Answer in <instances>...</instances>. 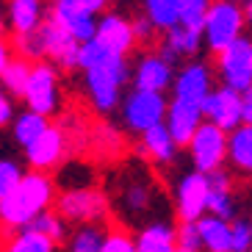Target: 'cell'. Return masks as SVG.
Returning a JSON list of instances; mask_svg holds the SVG:
<instances>
[{"label": "cell", "instance_id": "cell-1", "mask_svg": "<svg viewBox=\"0 0 252 252\" xmlns=\"http://www.w3.org/2000/svg\"><path fill=\"white\" fill-rule=\"evenodd\" d=\"M111 208L125 222V227H144L158 219H169V208L163 205V194L153 172L139 161H130L119 169L114 180Z\"/></svg>", "mask_w": 252, "mask_h": 252}, {"label": "cell", "instance_id": "cell-2", "mask_svg": "<svg viewBox=\"0 0 252 252\" xmlns=\"http://www.w3.org/2000/svg\"><path fill=\"white\" fill-rule=\"evenodd\" d=\"M53 197H56V180L42 169L28 172L8 197H0V219L6 233L31 224L42 211L53 205Z\"/></svg>", "mask_w": 252, "mask_h": 252}, {"label": "cell", "instance_id": "cell-3", "mask_svg": "<svg viewBox=\"0 0 252 252\" xmlns=\"http://www.w3.org/2000/svg\"><path fill=\"white\" fill-rule=\"evenodd\" d=\"M133 81V67L127 64V56H111L108 61L97 64L92 69H83L86 94L97 114H114L122 103V86Z\"/></svg>", "mask_w": 252, "mask_h": 252}, {"label": "cell", "instance_id": "cell-4", "mask_svg": "<svg viewBox=\"0 0 252 252\" xmlns=\"http://www.w3.org/2000/svg\"><path fill=\"white\" fill-rule=\"evenodd\" d=\"M247 8L244 3H236V0H214L211 8L205 14V23H202V33H205V50L222 53L224 47H230L236 39L244 36L247 28Z\"/></svg>", "mask_w": 252, "mask_h": 252}, {"label": "cell", "instance_id": "cell-5", "mask_svg": "<svg viewBox=\"0 0 252 252\" xmlns=\"http://www.w3.org/2000/svg\"><path fill=\"white\" fill-rule=\"evenodd\" d=\"M166 111H169V103H166L163 92H150V89H139V86H133L119 103L122 125L130 133H139V136L150 127L166 122Z\"/></svg>", "mask_w": 252, "mask_h": 252}, {"label": "cell", "instance_id": "cell-6", "mask_svg": "<svg viewBox=\"0 0 252 252\" xmlns=\"http://www.w3.org/2000/svg\"><path fill=\"white\" fill-rule=\"evenodd\" d=\"M227 150H230V133L211 119H205L189 141V158H191L194 169L208 172V175L224 166Z\"/></svg>", "mask_w": 252, "mask_h": 252}, {"label": "cell", "instance_id": "cell-7", "mask_svg": "<svg viewBox=\"0 0 252 252\" xmlns=\"http://www.w3.org/2000/svg\"><path fill=\"white\" fill-rule=\"evenodd\" d=\"M56 208L67 222L83 224V222H103L111 202L103 191H97L92 186H83V189H67L59 197Z\"/></svg>", "mask_w": 252, "mask_h": 252}, {"label": "cell", "instance_id": "cell-8", "mask_svg": "<svg viewBox=\"0 0 252 252\" xmlns=\"http://www.w3.org/2000/svg\"><path fill=\"white\" fill-rule=\"evenodd\" d=\"M208 202H211L208 172L194 169L178 180V186H175V214H178L180 222H197L200 216H205Z\"/></svg>", "mask_w": 252, "mask_h": 252}, {"label": "cell", "instance_id": "cell-9", "mask_svg": "<svg viewBox=\"0 0 252 252\" xmlns=\"http://www.w3.org/2000/svg\"><path fill=\"white\" fill-rule=\"evenodd\" d=\"M216 69L224 86L247 92L252 86V36L236 39L230 47L216 53Z\"/></svg>", "mask_w": 252, "mask_h": 252}, {"label": "cell", "instance_id": "cell-10", "mask_svg": "<svg viewBox=\"0 0 252 252\" xmlns=\"http://www.w3.org/2000/svg\"><path fill=\"white\" fill-rule=\"evenodd\" d=\"M23 100L28 108L39 114H47V117L56 114V108H59V72H56L53 61H33Z\"/></svg>", "mask_w": 252, "mask_h": 252}, {"label": "cell", "instance_id": "cell-11", "mask_svg": "<svg viewBox=\"0 0 252 252\" xmlns=\"http://www.w3.org/2000/svg\"><path fill=\"white\" fill-rule=\"evenodd\" d=\"M39 36H42L45 61H53L56 67H64V69H78V50H81V42H78L67 28H61L53 17H47L45 23L39 25Z\"/></svg>", "mask_w": 252, "mask_h": 252}, {"label": "cell", "instance_id": "cell-12", "mask_svg": "<svg viewBox=\"0 0 252 252\" xmlns=\"http://www.w3.org/2000/svg\"><path fill=\"white\" fill-rule=\"evenodd\" d=\"M202 111H205V119L216 122L224 130H236L241 122H244V100H241V92L230 89V86H216L211 94L205 97L202 103Z\"/></svg>", "mask_w": 252, "mask_h": 252}, {"label": "cell", "instance_id": "cell-13", "mask_svg": "<svg viewBox=\"0 0 252 252\" xmlns=\"http://www.w3.org/2000/svg\"><path fill=\"white\" fill-rule=\"evenodd\" d=\"M50 17L61 28H67L78 42H89L97 33V20L100 14H94L92 8H86L81 0H53Z\"/></svg>", "mask_w": 252, "mask_h": 252}, {"label": "cell", "instance_id": "cell-14", "mask_svg": "<svg viewBox=\"0 0 252 252\" xmlns=\"http://www.w3.org/2000/svg\"><path fill=\"white\" fill-rule=\"evenodd\" d=\"M172 92H175V97H183V100L205 103V97L214 92V72L205 61L189 59L175 75Z\"/></svg>", "mask_w": 252, "mask_h": 252}, {"label": "cell", "instance_id": "cell-15", "mask_svg": "<svg viewBox=\"0 0 252 252\" xmlns=\"http://www.w3.org/2000/svg\"><path fill=\"white\" fill-rule=\"evenodd\" d=\"M175 64H172L161 50L158 53H144L133 64V86L150 92H166L175 83Z\"/></svg>", "mask_w": 252, "mask_h": 252}, {"label": "cell", "instance_id": "cell-16", "mask_svg": "<svg viewBox=\"0 0 252 252\" xmlns=\"http://www.w3.org/2000/svg\"><path fill=\"white\" fill-rule=\"evenodd\" d=\"M163 47L161 53L172 64L178 61H189V59H197V53L205 47V33H202V25H189V23H178L172 25L169 31H163Z\"/></svg>", "mask_w": 252, "mask_h": 252}, {"label": "cell", "instance_id": "cell-17", "mask_svg": "<svg viewBox=\"0 0 252 252\" xmlns=\"http://www.w3.org/2000/svg\"><path fill=\"white\" fill-rule=\"evenodd\" d=\"M205 122V111L202 103L194 100H183V97H172L169 111H166V127L172 130V136L178 139L180 147H189L191 136L197 133V127Z\"/></svg>", "mask_w": 252, "mask_h": 252}, {"label": "cell", "instance_id": "cell-18", "mask_svg": "<svg viewBox=\"0 0 252 252\" xmlns=\"http://www.w3.org/2000/svg\"><path fill=\"white\" fill-rule=\"evenodd\" d=\"M105 47H111L114 53H127L136 47V28L133 20H127L125 14H117V11H103L100 20H97V33H94Z\"/></svg>", "mask_w": 252, "mask_h": 252}, {"label": "cell", "instance_id": "cell-19", "mask_svg": "<svg viewBox=\"0 0 252 252\" xmlns=\"http://www.w3.org/2000/svg\"><path fill=\"white\" fill-rule=\"evenodd\" d=\"M64 147H67V139H64V130L61 127H47L42 136L31 141L25 150V161L31 163V169H53V166H59L61 158H64Z\"/></svg>", "mask_w": 252, "mask_h": 252}, {"label": "cell", "instance_id": "cell-20", "mask_svg": "<svg viewBox=\"0 0 252 252\" xmlns=\"http://www.w3.org/2000/svg\"><path fill=\"white\" fill-rule=\"evenodd\" d=\"M45 23V0H8L6 3V28L14 36L36 31Z\"/></svg>", "mask_w": 252, "mask_h": 252}, {"label": "cell", "instance_id": "cell-21", "mask_svg": "<svg viewBox=\"0 0 252 252\" xmlns=\"http://www.w3.org/2000/svg\"><path fill=\"white\" fill-rule=\"evenodd\" d=\"M178 139L172 136V130L166 127V122L150 127L141 133V158H147L153 163H172L178 158Z\"/></svg>", "mask_w": 252, "mask_h": 252}, {"label": "cell", "instance_id": "cell-22", "mask_svg": "<svg viewBox=\"0 0 252 252\" xmlns=\"http://www.w3.org/2000/svg\"><path fill=\"white\" fill-rule=\"evenodd\" d=\"M197 227H200L205 252H233V219H224L208 211L205 216L197 219Z\"/></svg>", "mask_w": 252, "mask_h": 252}, {"label": "cell", "instance_id": "cell-23", "mask_svg": "<svg viewBox=\"0 0 252 252\" xmlns=\"http://www.w3.org/2000/svg\"><path fill=\"white\" fill-rule=\"evenodd\" d=\"M31 69H33V61L20 56V53H17V59H11V47L3 45V50H0V81H3V89L8 94L23 97L28 78H31Z\"/></svg>", "mask_w": 252, "mask_h": 252}, {"label": "cell", "instance_id": "cell-24", "mask_svg": "<svg viewBox=\"0 0 252 252\" xmlns=\"http://www.w3.org/2000/svg\"><path fill=\"white\" fill-rule=\"evenodd\" d=\"M136 247L139 252H178V227H172L169 219L144 224L136 236Z\"/></svg>", "mask_w": 252, "mask_h": 252}, {"label": "cell", "instance_id": "cell-25", "mask_svg": "<svg viewBox=\"0 0 252 252\" xmlns=\"http://www.w3.org/2000/svg\"><path fill=\"white\" fill-rule=\"evenodd\" d=\"M211 178V202L208 211L224 219H236V194H233V183L224 169H216L208 175Z\"/></svg>", "mask_w": 252, "mask_h": 252}, {"label": "cell", "instance_id": "cell-26", "mask_svg": "<svg viewBox=\"0 0 252 252\" xmlns=\"http://www.w3.org/2000/svg\"><path fill=\"white\" fill-rule=\"evenodd\" d=\"M108 233L111 230L103 222H83L72 230V236L67 241V250L69 252H103Z\"/></svg>", "mask_w": 252, "mask_h": 252}, {"label": "cell", "instance_id": "cell-27", "mask_svg": "<svg viewBox=\"0 0 252 252\" xmlns=\"http://www.w3.org/2000/svg\"><path fill=\"white\" fill-rule=\"evenodd\" d=\"M227 163L241 172L252 169V122H241L236 130H230Z\"/></svg>", "mask_w": 252, "mask_h": 252}, {"label": "cell", "instance_id": "cell-28", "mask_svg": "<svg viewBox=\"0 0 252 252\" xmlns=\"http://www.w3.org/2000/svg\"><path fill=\"white\" fill-rule=\"evenodd\" d=\"M47 127H50L47 114H39V111H33V108H25V111L17 114L14 122H11V139H14L20 147H28L31 141L36 139V136H42Z\"/></svg>", "mask_w": 252, "mask_h": 252}, {"label": "cell", "instance_id": "cell-29", "mask_svg": "<svg viewBox=\"0 0 252 252\" xmlns=\"http://www.w3.org/2000/svg\"><path fill=\"white\" fill-rule=\"evenodd\" d=\"M56 244L59 241H53L50 236L25 224L20 230H11V236L6 238V252H53Z\"/></svg>", "mask_w": 252, "mask_h": 252}, {"label": "cell", "instance_id": "cell-30", "mask_svg": "<svg viewBox=\"0 0 252 252\" xmlns=\"http://www.w3.org/2000/svg\"><path fill=\"white\" fill-rule=\"evenodd\" d=\"M144 14L158 31H169L180 23V0H144Z\"/></svg>", "mask_w": 252, "mask_h": 252}, {"label": "cell", "instance_id": "cell-31", "mask_svg": "<svg viewBox=\"0 0 252 252\" xmlns=\"http://www.w3.org/2000/svg\"><path fill=\"white\" fill-rule=\"evenodd\" d=\"M56 183L64 186V189H83V186H92V169L83 161H69L59 169Z\"/></svg>", "mask_w": 252, "mask_h": 252}, {"label": "cell", "instance_id": "cell-32", "mask_svg": "<svg viewBox=\"0 0 252 252\" xmlns=\"http://www.w3.org/2000/svg\"><path fill=\"white\" fill-rule=\"evenodd\" d=\"M31 227H36L39 233L50 236L53 241H61V238L67 236V219H64V216H61L59 211L53 214L50 208H47V211H42V214H39L36 219L31 222Z\"/></svg>", "mask_w": 252, "mask_h": 252}, {"label": "cell", "instance_id": "cell-33", "mask_svg": "<svg viewBox=\"0 0 252 252\" xmlns=\"http://www.w3.org/2000/svg\"><path fill=\"white\" fill-rule=\"evenodd\" d=\"M23 178L25 172L20 169V163H14L11 158H3V163H0V197H8Z\"/></svg>", "mask_w": 252, "mask_h": 252}, {"label": "cell", "instance_id": "cell-34", "mask_svg": "<svg viewBox=\"0 0 252 252\" xmlns=\"http://www.w3.org/2000/svg\"><path fill=\"white\" fill-rule=\"evenodd\" d=\"M214 0H180V23L202 25Z\"/></svg>", "mask_w": 252, "mask_h": 252}, {"label": "cell", "instance_id": "cell-35", "mask_svg": "<svg viewBox=\"0 0 252 252\" xmlns=\"http://www.w3.org/2000/svg\"><path fill=\"white\" fill-rule=\"evenodd\" d=\"M103 252H139V247L127 230H111L103 244Z\"/></svg>", "mask_w": 252, "mask_h": 252}, {"label": "cell", "instance_id": "cell-36", "mask_svg": "<svg viewBox=\"0 0 252 252\" xmlns=\"http://www.w3.org/2000/svg\"><path fill=\"white\" fill-rule=\"evenodd\" d=\"M252 250V222L250 219H233V252Z\"/></svg>", "mask_w": 252, "mask_h": 252}, {"label": "cell", "instance_id": "cell-37", "mask_svg": "<svg viewBox=\"0 0 252 252\" xmlns=\"http://www.w3.org/2000/svg\"><path fill=\"white\" fill-rule=\"evenodd\" d=\"M178 244L186 247V250L202 252V236H200L197 222H180L178 224Z\"/></svg>", "mask_w": 252, "mask_h": 252}, {"label": "cell", "instance_id": "cell-38", "mask_svg": "<svg viewBox=\"0 0 252 252\" xmlns=\"http://www.w3.org/2000/svg\"><path fill=\"white\" fill-rule=\"evenodd\" d=\"M133 28H136V39H139V42H153V31H158L147 14H144V17H136V20H133Z\"/></svg>", "mask_w": 252, "mask_h": 252}, {"label": "cell", "instance_id": "cell-39", "mask_svg": "<svg viewBox=\"0 0 252 252\" xmlns=\"http://www.w3.org/2000/svg\"><path fill=\"white\" fill-rule=\"evenodd\" d=\"M11 122H14V103H11V94L3 92V97H0V125L11 127Z\"/></svg>", "mask_w": 252, "mask_h": 252}, {"label": "cell", "instance_id": "cell-40", "mask_svg": "<svg viewBox=\"0 0 252 252\" xmlns=\"http://www.w3.org/2000/svg\"><path fill=\"white\" fill-rule=\"evenodd\" d=\"M241 100H244V122H252V86L241 92Z\"/></svg>", "mask_w": 252, "mask_h": 252}, {"label": "cell", "instance_id": "cell-41", "mask_svg": "<svg viewBox=\"0 0 252 252\" xmlns=\"http://www.w3.org/2000/svg\"><path fill=\"white\" fill-rule=\"evenodd\" d=\"M81 3H83L86 8H92L94 14H103V11H105V3H108V0H81Z\"/></svg>", "mask_w": 252, "mask_h": 252}, {"label": "cell", "instance_id": "cell-42", "mask_svg": "<svg viewBox=\"0 0 252 252\" xmlns=\"http://www.w3.org/2000/svg\"><path fill=\"white\" fill-rule=\"evenodd\" d=\"M244 8H247V20H250V25H252V0H247Z\"/></svg>", "mask_w": 252, "mask_h": 252}, {"label": "cell", "instance_id": "cell-43", "mask_svg": "<svg viewBox=\"0 0 252 252\" xmlns=\"http://www.w3.org/2000/svg\"><path fill=\"white\" fill-rule=\"evenodd\" d=\"M178 252H194V250H186V247H178Z\"/></svg>", "mask_w": 252, "mask_h": 252}, {"label": "cell", "instance_id": "cell-44", "mask_svg": "<svg viewBox=\"0 0 252 252\" xmlns=\"http://www.w3.org/2000/svg\"><path fill=\"white\" fill-rule=\"evenodd\" d=\"M236 3H247V0H236Z\"/></svg>", "mask_w": 252, "mask_h": 252}, {"label": "cell", "instance_id": "cell-45", "mask_svg": "<svg viewBox=\"0 0 252 252\" xmlns=\"http://www.w3.org/2000/svg\"><path fill=\"white\" fill-rule=\"evenodd\" d=\"M250 178H252V169H250Z\"/></svg>", "mask_w": 252, "mask_h": 252}, {"label": "cell", "instance_id": "cell-46", "mask_svg": "<svg viewBox=\"0 0 252 252\" xmlns=\"http://www.w3.org/2000/svg\"><path fill=\"white\" fill-rule=\"evenodd\" d=\"M250 252H252V250H250Z\"/></svg>", "mask_w": 252, "mask_h": 252}]
</instances>
